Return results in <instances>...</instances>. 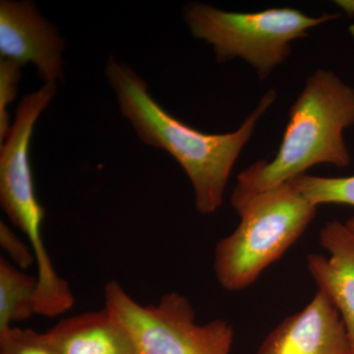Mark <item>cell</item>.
<instances>
[{
  "label": "cell",
  "instance_id": "6da1fadb",
  "mask_svg": "<svg viewBox=\"0 0 354 354\" xmlns=\"http://www.w3.org/2000/svg\"><path fill=\"white\" fill-rule=\"evenodd\" d=\"M106 73L121 113L139 138L149 146L167 151L183 167L192 184L197 211L202 215L218 211L235 162L261 118L276 102V91L271 88L263 95L239 129L225 134H207L165 111L131 67L111 57Z\"/></svg>",
  "mask_w": 354,
  "mask_h": 354
},
{
  "label": "cell",
  "instance_id": "7a4b0ae2",
  "mask_svg": "<svg viewBox=\"0 0 354 354\" xmlns=\"http://www.w3.org/2000/svg\"><path fill=\"white\" fill-rule=\"evenodd\" d=\"M353 125L354 88L330 70H316L290 106L278 153L239 174L232 206L290 183L317 165L348 167L351 158L344 133Z\"/></svg>",
  "mask_w": 354,
  "mask_h": 354
},
{
  "label": "cell",
  "instance_id": "3957f363",
  "mask_svg": "<svg viewBox=\"0 0 354 354\" xmlns=\"http://www.w3.org/2000/svg\"><path fill=\"white\" fill-rule=\"evenodd\" d=\"M241 221L218 242L214 270L223 290L241 291L281 259L304 234L317 207L288 183L234 207Z\"/></svg>",
  "mask_w": 354,
  "mask_h": 354
},
{
  "label": "cell",
  "instance_id": "277c9868",
  "mask_svg": "<svg viewBox=\"0 0 354 354\" xmlns=\"http://www.w3.org/2000/svg\"><path fill=\"white\" fill-rule=\"evenodd\" d=\"M184 19L195 38L211 44L218 62L243 60L265 80L288 59L293 41L310 30L337 19V14L312 17L290 7L258 12H230L209 4L191 2Z\"/></svg>",
  "mask_w": 354,
  "mask_h": 354
},
{
  "label": "cell",
  "instance_id": "5b68a950",
  "mask_svg": "<svg viewBox=\"0 0 354 354\" xmlns=\"http://www.w3.org/2000/svg\"><path fill=\"white\" fill-rule=\"evenodd\" d=\"M104 307L127 326L143 354H230L234 330L227 321L198 324L187 297L172 291L142 305L115 281L104 288Z\"/></svg>",
  "mask_w": 354,
  "mask_h": 354
},
{
  "label": "cell",
  "instance_id": "8992f818",
  "mask_svg": "<svg viewBox=\"0 0 354 354\" xmlns=\"http://www.w3.org/2000/svg\"><path fill=\"white\" fill-rule=\"evenodd\" d=\"M64 43L31 1L0 2V55L23 66L32 64L46 83L62 77Z\"/></svg>",
  "mask_w": 354,
  "mask_h": 354
},
{
  "label": "cell",
  "instance_id": "52a82bcc",
  "mask_svg": "<svg viewBox=\"0 0 354 354\" xmlns=\"http://www.w3.org/2000/svg\"><path fill=\"white\" fill-rule=\"evenodd\" d=\"M256 354H353L339 310L324 291L268 334Z\"/></svg>",
  "mask_w": 354,
  "mask_h": 354
},
{
  "label": "cell",
  "instance_id": "ba28073f",
  "mask_svg": "<svg viewBox=\"0 0 354 354\" xmlns=\"http://www.w3.org/2000/svg\"><path fill=\"white\" fill-rule=\"evenodd\" d=\"M319 243L330 254H309L307 269L339 310L354 354V232L339 221H330L319 234Z\"/></svg>",
  "mask_w": 354,
  "mask_h": 354
},
{
  "label": "cell",
  "instance_id": "9c48e42d",
  "mask_svg": "<svg viewBox=\"0 0 354 354\" xmlns=\"http://www.w3.org/2000/svg\"><path fill=\"white\" fill-rule=\"evenodd\" d=\"M46 335L60 354H143L127 326L106 307L65 318Z\"/></svg>",
  "mask_w": 354,
  "mask_h": 354
},
{
  "label": "cell",
  "instance_id": "30bf717a",
  "mask_svg": "<svg viewBox=\"0 0 354 354\" xmlns=\"http://www.w3.org/2000/svg\"><path fill=\"white\" fill-rule=\"evenodd\" d=\"M38 279L0 258V335L37 314Z\"/></svg>",
  "mask_w": 354,
  "mask_h": 354
},
{
  "label": "cell",
  "instance_id": "8fae6325",
  "mask_svg": "<svg viewBox=\"0 0 354 354\" xmlns=\"http://www.w3.org/2000/svg\"><path fill=\"white\" fill-rule=\"evenodd\" d=\"M312 205L341 204L354 207V176L323 177L304 174L290 181Z\"/></svg>",
  "mask_w": 354,
  "mask_h": 354
},
{
  "label": "cell",
  "instance_id": "7c38bea8",
  "mask_svg": "<svg viewBox=\"0 0 354 354\" xmlns=\"http://www.w3.org/2000/svg\"><path fill=\"white\" fill-rule=\"evenodd\" d=\"M0 354H60L46 335L14 327L0 335Z\"/></svg>",
  "mask_w": 354,
  "mask_h": 354
},
{
  "label": "cell",
  "instance_id": "4fadbf2b",
  "mask_svg": "<svg viewBox=\"0 0 354 354\" xmlns=\"http://www.w3.org/2000/svg\"><path fill=\"white\" fill-rule=\"evenodd\" d=\"M21 65L10 59H0V141L3 143L9 130L10 118L7 111L17 95L21 78Z\"/></svg>",
  "mask_w": 354,
  "mask_h": 354
},
{
  "label": "cell",
  "instance_id": "5bb4252c",
  "mask_svg": "<svg viewBox=\"0 0 354 354\" xmlns=\"http://www.w3.org/2000/svg\"><path fill=\"white\" fill-rule=\"evenodd\" d=\"M0 245L13 260L14 264L23 271L36 263L32 247L20 241L3 221L0 223Z\"/></svg>",
  "mask_w": 354,
  "mask_h": 354
},
{
  "label": "cell",
  "instance_id": "9a60e30c",
  "mask_svg": "<svg viewBox=\"0 0 354 354\" xmlns=\"http://www.w3.org/2000/svg\"><path fill=\"white\" fill-rule=\"evenodd\" d=\"M335 6H339L342 10L346 11L348 14H354V0H339L335 2Z\"/></svg>",
  "mask_w": 354,
  "mask_h": 354
},
{
  "label": "cell",
  "instance_id": "2e32d148",
  "mask_svg": "<svg viewBox=\"0 0 354 354\" xmlns=\"http://www.w3.org/2000/svg\"><path fill=\"white\" fill-rule=\"evenodd\" d=\"M346 225H348L351 230H353L354 232V216L353 218H348V221H346Z\"/></svg>",
  "mask_w": 354,
  "mask_h": 354
}]
</instances>
